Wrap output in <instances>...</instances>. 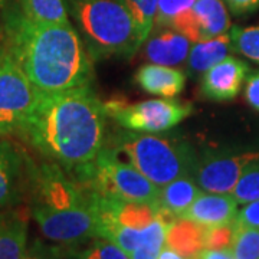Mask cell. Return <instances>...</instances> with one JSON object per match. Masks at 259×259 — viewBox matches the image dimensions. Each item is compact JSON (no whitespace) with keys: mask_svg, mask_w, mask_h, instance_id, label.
Returning a JSON list of instances; mask_svg holds the SVG:
<instances>
[{"mask_svg":"<svg viewBox=\"0 0 259 259\" xmlns=\"http://www.w3.org/2000/svg\"><path fill=\"white\" fill-rule=\"evenodd\" d=\"M76 183L102 196L125 202L157 203L160 193V187L111 148H102Z\"/></svg>","mask_w":259,"mask_h":259,"instance_id":"obj_6","label":"cell"},{"mask_svg":"<svg viewBox=\"0 0 259 259\" xmlns=\"http://www.w3.org/2000/svg\"><path fill=\"white\" fill-rule=\"evenodd\" d=\"M104 107L107 115L117 121L122 128L139 133H158L173 128L193 112L192 104L171 98L136 104L111 100L104 102Z\"/></svg>","mask_w":259,"mask_h":259,"instance_id":"obj_7","label":"cell"},{"mask_svg":"<svg viewBox=\"0 0 259 259\" xmlns=\"http://www.w3.org/2000/svg\"><path fill=\"white\" fill-rule=\"evenodd\" d=\"M72 256L75 259H131L118 245L101 238H97V241L83 249L74 250Z\"/></svg>","mask_w":259,"mask_h":259,"instance_id":"obj_25","label":"cell"},{"mask_svg":"<svg viewBox=\"0 0 259 259\" xmlns=\"http://www.w3.org/2000/svg\"><path fill=\"white\" fill-rule=\"evenodd\" d=\"M249 72L246 62L235 56H226L219 64L204 72L200 93L213 101H229L236 98Z\"/></svg>","mask_w":259,"mask_h":259,"instance_id":"obj_12","label":"cell"},{"mask_svg":"<svg viewBox=\"0 0 259 259\" xmlns=\"http://www.w3.org/2000/svg\"><path fill=\"white\" fill-rule=\"evenodd\" d=\"M203 190L196 183L193 176H182L160 187L157 206L158 210L170 219L182 218L194 199Z\"/></svg>","mask_w":259,"mask_h":259,"instance_id":"obj_16","label":"cell"},{"mask_svg":"<svg viewBox=\"0 0 259 259\" xmlns=\"http://www.w3.org/2000/svg\"><path fill=\"white\" fill-rule=\"evenodd\" d=\"M128 9L130 15L134 19V23L139 29L143 42L147 40L148 35L156 22L158 0H121Z\"/></svg>","mask_w":259,"mask_h":259,"instance_id":"obj_21","label":"cell"},{"mask_svg":"<svg viewBox=\"0 0 259 259\" xmlns=\"http://www.w3.org/2000/svg\"><path fill=\"white\" fill-rule=\"evenodd\" d=\"M0 136L20 133L39 91L6 52L0 51Z\"/></svg>","mask_w":259,"mask_h":259,"instance_id":"obj_8","label":"cell"},{"mask_svg":"<svg viewBox=\"0 0 259 259\" xmlns=\"http://www.w3.org/2000/svg\"><path fill=\"white\" fill-rule=\"evenodd\" d=\"M233 223L204 228V249H229L233 242Z\"/></svg>","mask_w":259,"mask_h":259,"instance_id":"obj_27","label":"cell"},{"mask_svg":"<svg viewBox=\"0 0 259 259\" xmlns=\"http://www.w3.org/2000/svg\"><path fill=\"white\" fill-rule=\"evenodd\" d=\"M72 13L95 59L130 56L144 44L121 0H75Z\"/></svg>","mask_w":259,"mask_h":259,"instance_id":"obj_4","label":"cell"},{"mask_svg":"<svg viewBox=\"0 0 259 259\" xmlns=\"http://www.w3.org/2000/svg\"><path fill=\"white\" fill-rule=\"evenodd\" d=\"M238 213V202L232 194L207 193L199 194L182 218L193 221L203 228L233 223Z\"/></svg>","mask_w":259,"mask_h":259,"instance_id":"obj_13","label":"cell"},{"mask_svg":"<svg viewBox=\"0 0 259 259\" xmlns=\"http://www.w3.org/2000/svg\"><path fill=\"white\" fill-rule=\"evenodd\" d=\"M258 158L259 151L207 156L202 161H197L193 177L203 192L231 194L245 167Z\"/></svg>","mask_w":259,"mask_h":259,"instance_id":"obj_10","label":"cell"},{"mask_svg":"<svg viewBox=\"0 0 259 259\" xmlns=\"http://www.w3.org/2000/svg\"><path fill=\"white\" fill-rule=\"evenodd\" d=\"M245 98L253 110L259 111V71L248 76L246 88H245Z\"/></svg>","mask_w":259,"mask_h":259,"instance_id":"obj_30","label":"cell"},{"mask_svg":"<svg viewBox=\"0 0 259 259\" xmlns=\"http://www.w3.org/2000/svg\"><path fill=\"white\" fill-rule=\"evenodd\" d=\"M68 252H65L61 245H48L40 239H35L26 249L22 259H66Z\"/></svg>","mask_w":259,"mask_h":259,"instance_id":"obj_28","label":"cell"},{"mask_svg":"<svg viewBox=\"0 0 259 259\" xmlns=\"http://www.w3.org/2000/svg\"><path fill=\"white\" fill-rule=\"evenodd\" d=\"M39 93H61L90 85L91 56L69 25H42L13 12L5 20L2 49Z\"/></svg>","mask_w":259,"mask_h":259,"instance_id":"obj_2","label":"cell"},{"mask_svg":"<svg viewBox=\"0 0 259 259\" xmlns=\"http://www.w3.org/2000/svg\"><path fill=\"white\" fill-rule=\"evenodd\" d=\"M229 28L231 20L222 0H196L168 29L182 33L190 42H204L228 33Z\"/></svg>","mask_w":259,"mask_h":259,"instance_id":"obj_9","label":"cell"},{"mask_svg":"<svg viewBox=\"0 0 259 259\" xmlns=\"http://www.w3.org/2000/svg\"><path fill=\"white\" fill-rule=\"evenodd\" d=\"M196 0H158L154 25L157 28H170L173 20L182 16L194 5Z\"/></svg>","mask_w":259,"mask_h":259,"instance_id":"obj_26","label":"cell"},{"mask_svg":"<svg viewBox=\"0 0 259 259\" xmlns=\"http://www.w3.org/2000/svg\"><path fill=\"white\" fill-rule=\"evenodd\" d=\"M190 49V40L170 29L157 33L148 40L146 44V56L154 64L175 66L187 59Z\"/></svg>","mask_w":259,"mask_h":259,"instance_id":"obj_17","label":"cell"},{"mask_svg":"<svg viewBox=\"0 0 259 259\" xmlns=\"http://www.w3.org/2000/svg\"><path fill=\"white\" fill-rule=\"evenodd\" d=\"M29 163L30 158L0 136V209L16 206L28 192Z\"/></svg>","mask_w":259,"mask_h":259,"instance_id":"obj_11","label":"cell"},{"mask_svg":"<svg viewBox=\"0 0 259 259\" xmlns=\"http://www.w3.org/2000/svg\"><path fill=\"white\" fill-rule=\"evenodd\" d=\"M29 216L26 210L0 212V259H22L26 253Z\"/></svg>","mask_w":259,"mask_h":259,"instance_id":"obj_14","label":"cell"},{"mask_svg":"<svg viewBox=\"0 0 259 259\" xmlns=\"http://www.w3.org/2000/svg\"><path fill=\"white\" fill-rule=\"evenodd\" d=\"M232 49L233 48L229 32L210 40L194 42L187 56V71L190 74L206 72L207 69L225 59Z\"/></svg>","mask_w":259,"mask_h":259,"instance_id":"obj_19","label":"cell"},{"mask_svg":"<svg viewBox=\"0 0 259 259\" xmlns=\"http://www.w3.org/2000/svg\"><path fill=\"white\" fill-rule=\"evenodd\" d=\"M107 117L104 102L90 85L39 93L19 134L76 182L104 148Z\"/></svg>","mask_w":259,"mask_h":259,"instance_id":"obj_1","label":"cell"},{"mask_svg":"<svg viewBox=\"0 0 259 259\" xmlns=\"http://www.w3.org/2000/svg\"><path fill=\"white\" fill-rule=\"evenodd\" d=\"M6 2H8V0H0V12L5 9V6H6Z\"/></svg>","mask_w":259,"mask_h":259,"instance_id":"obj_34","label":"cell"},{"mask_svg":"<svg viewBox=\"0 0 259 259\" xmlns=\"http://www.w3.org/2000/svg\"><path fill=\"white\" fill-rule=\"evenodd\" d=\"M30 214L42 235L64 248L98 238V221L88 189L54 161L29 163Z\"/></svg>","mask_w":259,"mask_h":259,"instance_id":"obj_3","label":"cell"},{"mask_svg":"<svg viewBox=\"0 0 259 259\" xmlns=\"http://www.w3.org/2000/svg\"><path fill=\"white\" fill-rule=\"evenodd\" d=\"M231 194L238 204L259 200V158L245 167Z\"/></svg>","mask_w":259,"mask_h":259,"instance_id":"obj_22","label":"cell"},{"mask_svg":"<svg viewBox=\"0 0 259 259\" xmlns=\"http://www.w3.org/2000/svg\"><path fill=\"white\" fill-rule=\"evenodd\" d=\"M157 259H189V258H185L183 255L177 253L176 250L170 249V248L164 246V248H163V250L160 252V255H158Z\"/></svg>","mask_w":259,"mask_h":259,"instance_id":"obj_33","label":"cell"},{"mask_svg":"<svg viewBox=\"0 0 259 259\" xmlns=\"http://www.w3.org/2000/svg\"><path fill=\"white\" fill-rule=\"evenodd\" d=\"M20 12L42 25H69L62 0H20Z\"/></svg>","mask_w":259,"mask_h":259,"instance_id":"obj_20","label":"cell"},{"mask_svg":"<svg viewBox=\"0 0 259 259\" xmlns=\"http://www.w3.org/2000/svg\"><path fill=\"white\" fill-rule=\"evenodd\" d=\"M136 81L146 93L175 98L185 90L186 75L171 66L148 64L137 71Z\"/></svg>","mask_w":259,"mask_h":259,"instance_id":"obj_15","label":"cell"},{"mask_svg":"<svg viewBox=\"0 0 259 259\" xmlns=\"http://www.w3.org/2000/svg\"><path fill=\"white\" fill-rule=\"evenodd\" d=\"M233 226L235 229H259V200L242 204V209H238V213L235 216Z\"/></svg>","mask_w":259,"mask_h":259,"instance_id":"obj_29","label":"cell"},{"mask_svg":"<svg viewBox=\"0 0 259 259\" xmlns=\"http://www.w3.org/2000/svg\"><path fill=\"white\" fill-rule=\"evenodd\" d=\"M196 259H235L229 249H203Z\"/></svg>","mask_w":259,"mask_h":259,"instance_id":"obj_32","label":"cell"},{"mask_svg":"<svg viewBox=\"0 0 259 259\" xmlns=\"http://www.w3.org/2000/svg\"><path fill=\"white\" fill-rule=\"evenodd\" d=\"M235 15H245L259 8V0H223Z\"/></svg>","mask_w":259,"mask_h":259,"instance_id":"obj_31","label":"cell"},{"mask_svg":"<svg viewBox=\"0 0 259 259\" xmlns=\"http://www.w3.org/2000/svg\"><path fill=\"white\" fill-rule=\"evenodd\" d=\"M229 35L233 51L259 64V26L232 28Z\"/></svg>","mask_w":259,"mask_h":259,"instance_id":"obj_23","label":"cell"},{"mask_svg":"<svg viewBox=\"0 0 259 259\" xmlns=\"http://www.w3.org/2000/svg\"><path fill=\"white\" fill-rule=\"evenodd\" d=\"M0 54H2V52H0Z\"/></svg>","mask_w":259,"mask_h":259,"instance_id":"obj_35","label":"cell"},{"mask_svg":"<svg viewBox=\"0 0 259 259\" xmlns=\"http://www.w3.org/2000/svg\"><path fill=\"white\" fill-rule=\"evenodd\" d=\"M117 151L157 187L182 176H192L197 166L193 150L183 141L124 131L115 139Z\"/></svg>","mask_w":259,"mask_h":259,"instance_id":"obj_5","label":"cell"},{"mask_svg":"<svg viewBox=\"0 0 259 259\" xmlns=\"http://www.w3.org/2000/svg\"><path fill=\"white\" fill-rule=\"evenodd\" d=\"M166 246L185 258L196 259L204 249V228L186 218H177L167 226Z\"/></svg>","mask_w":259,"mask_h":259,"instance_id":"obj_18","label":"cell"},{"mask_svg":"<svg viewBox=\"0 0 259 259\" xmlns=\"http://www.w3.org/2000/svg\"><path fill=\"white\" fill-rule=\"evenodd\" d=\"M229 250L235 259H259V229H235Z\"/></svg>","mask_w":259,"mask_h":259,"instance_id":"obj_24","label":"cell"}]
</instances>
